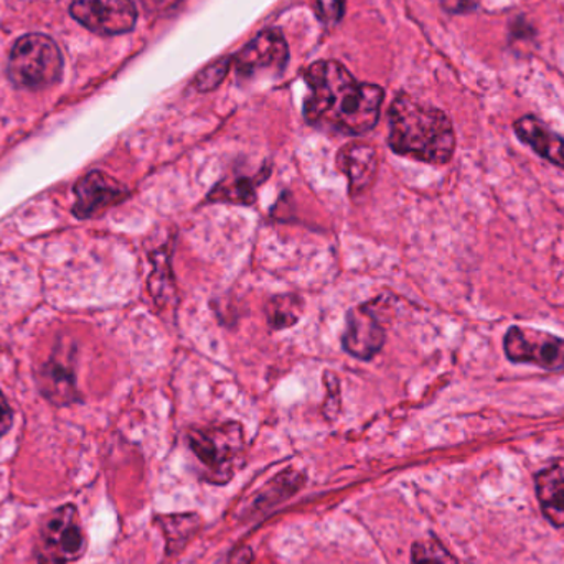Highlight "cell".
<instances>
[{"mask_svg":"<svg viewBox=\"0 0 564 564\" xmlns=\"http://www.w3.org/2000/svg\"><path fill=\"white\" fill-rule=\"evenodd\" d=\"M311 95L304 102L308 124L322 126L341 134H365L380 119L384 91L360 83L338 62H317L305 73Z\"/></svg>","mask_w":564,"mask_h":564,"instance_id":"obj_1","label":"cell"},{"mask_svg":"<svg viewBox=\"0 0 564 564\" xmlns=\"http://www.w3.org/2000/svg\"><path fill=\"white\" fill-rule=\"evenodd\" d=\"M388 144L397 154L443 165L453 159L456 134L446 112L400 95L390 108Z\"/></svg>","mask_w":564,"mask_h":564,"instance_id":"obj_2","label":"cell"},{"mask_svg":"<svg viewBox=\"0 0 564 564\" xmlns=\"http://www.w3.org/2000/svg\"><path fill=\"white\" fill-rule=\"evenodd\" d=\"M7 73L17 88L33 91L50 88L62 78V50L43 33L20 36L10 52Z\"/></svg>","mask_w":564,"mask_h":564,"instance_id":"obj_3","label":"cell"},{"mask_svg":"<svg viewBox=\"0 0 564 564\" xmlns=\"http://www.w3.org/2000/svg\"><path fill=\"white\" fill-rule=\"evenodd\" d=\"M188 444L205 467V476L215 484H225L243 463V427L238 423L197 427L188 433Z\"/></svg>","mask_w":564,"mask_h":564,"instance_id":"obj_4","label":"cell"},{"mask_svg":"<svg viewBox=\"0 0 564 564\" xmlns=\"http://www.w3.org/2000/svg\"><path fill=\"white\" fill-rule=\"evenodd\" d=\"M85 550V535L75 507L65 506L52 512L40 530L36 564H68Z\"/></svg>","mask_w":564,"mask_h":564,"instance_id":"obj_5","label":"cell"},{"mask_svg":"<svg viewBox=\"0 0 564 564\" xmlns=\"http://www.w3.org/2000/svg\"><path fill=\"white\" fill-rule=\"evenodd\" d=\"M513 364H532L549 371L564 370V338L527 327H510L503 338Z\"/></svg>","mask_w":564,"mask_h":564,"instance_id":"obj_6","label":"cell"},{"mask_svg":"<svg viewBox=\"0 0 564 564\" xmlns=\"http://www.w3.org/2000/svg\"><path fill=\"white\" fill-rule=\"evenodd\" d=\"M69 13L89 32L101 36L131 32L138 22L132 0H73Z\"/></svg>","mask_w":564,"mask_h":564,"instance_id":"obj_7","label":"cell"},{"mask_svg":"<svg viewBox=\"0 0 564 564\" xmlns=\"http://www.w3.org/2000/svg\"><path fill=\"white\" fill-rule=\"evenodd\" d=\"M289 48L280 29L263 30L231 58L240 78H253L261 72H284Z\"/></svg>","mask_w":564,"mask_h":564,"instance_id":"obj_8","label":"cell"},{"mask_svg":"<svg viewBox=\"0 0 564 564\" xmlns=\"http://www.w3.org/2000/svg\"><path fill=\"white\" fill-rule=\"evenodd\" d=\"M75 197V205H73L75 217L89 218L108 210L112 205L121 204L129 197V191L111 175L93 171L82 181L76 182Z\"/></svg>","mask_w":564,"mask_h":564,"instance_id":"obj_9","label":"cell"},{"mask_svg":"<svg viewBox=\"0 0 564 564\" xmlns=\"http://www.w3.org/2000/svg\"><path fill=\"white\" fill-rule=\"evenodd\" d=\"M387 334L368 305H358L347 314L341 345L351 357L371 360L383 348Z\"/></svg>","mask_w":564,"mask_h":564,"instance_id":"obj_10","label":"cell"},{"mask_svg":"<svg viewBox=\"0 0 564 564\" xmlns=\"http://www.w3.org/2000/svg\"><path fill=\"white\" fill-rule=\"evenodd\" d=\"M337 165L347 175L350 194L357 197L373 185L378 172L377 151L370 144L351 142L338 152Z\"/></svg>","mask_w":564,"mask_h":564,"instance_id":"obj_11","label":"cell"},{"mask_svg":"<svg viewBox=\"0 0 564 564\" xmlns=\"http://www.w3.org/2000/svg\"><path fill=\"white\" fill-rule=\"evenodd\" d=\"M516 134L523 144L530 145L536 154L564 169V139L553 132L545 122L535 116H523L513 124Z\"/></svg>","mask_w":564,"mask_h":564,"instance_id":"obj_12","label":"cell"},{"mask_svg":"<svg viewBox=\"0 0 564 564\" xmlns=\"http://www.w3.org/2000/svg\"><path fill=\"white\" fill-rule=\"evenodd\" d=\"M536 497L550 523L564 527V459L555 460L535 477Z\"/></svg>","mask_w":564,"mask_h":564,"instance_id":"obj_13","label":"cell"},{"mask_svg":"<svg viewBox=\"0 0 564 564\" xmlns=\"http://www.w3.org/2000/svg\"><path fill=\"white\" fill-rule=\"evenodd\" d=\"M36 383H39L43 397L59 406L75 403L78 400V388H76L72 367L58 358H50L45 365L40 367Z\"/></svg>","mask_w":564,"mask_h":564,"instance_id":"obj_14","label":"cell"},{"mask_svg":"<svg viewBox=\"0 0 564 564\" xmlns=\"http://www.w3.org/2000/svg\"><path fill=\"white\" fill-rule=\"evenodd\" d=\"M268 169L261 172L260 177H228L215 185L208 194L207 200L215 204L253 205L257 202V188L268 178Z\"/></svg>","mask_w":564,"mask_h":564,"instance_id":"obj_15","label":"cell"},{"mask_svg":"<svg viewBox=\"0 0 564 564\" xmlns=\"http://www.w3.org/2000/svg\"><path fill=\"white\" fill-rule=\"evenodd\" d=\"M304 312V301L295 294L276 295L267 305L268 324L274 330L297 324Z\"/></svg>","mask_w":564,"mask_h":564,"instance_id":"obj_16","label":"cell"},{"mask_svg":"<svg viewBox=\"0 0 564 564\" xmlns=\"http://www.w3.org/2000/svg\"><path fill=\"white\" fill-rule=\"evenodd\" d=\"M411 564H459L456 556L436 539L420 540L411 549Z\"/></svg>","mask_w":564,"mask_h":564,"instance_id":"obj_17","label":"cell"},{"mask_svg":"<svg viewBox=\"0 0 564 564\" xmlns=\"http://www.w3.org/2000/svg\"><path fill=\"white\" fill-rule=\"evenodd\" d=\"M230 56L218 59V62L212 63L207 68L202 69L195 78L194 86L198 91H214L215 88L221 85L225 78H227L228 72L231 66Z\"/></svg>","mask_w":564,"mask_h":564,"instance_id":"obj_18","label":"cell"},{"mask_svg":"<svg viewBox=\"0 0 564 564\" xmlns=\"http://www.w3.org/2000/svg\"><path fill=\"white\" fill-rule=\"evenodd\" d=\"M317 10L322 22L334 25L344 17L345 0H317Z\"/></svg>","mask_w":564,"mask_h":564,"instance_id":"obj_19","label":"cell"},{"mask_svg":"<svg viewBox=\"0 0 564 564\" xmlns=\"http://www.w3.org/2000/svg\"><path fill=\"white\" fill-rule=\"evenodd\" d=\"M13 414L7 403L6 397L0 393V437L6 436L12 427Z\"/></svg>","mask_w":564,"mask_h":564,"instance_id":"obj_20","label":"cell"}]
</instances>
